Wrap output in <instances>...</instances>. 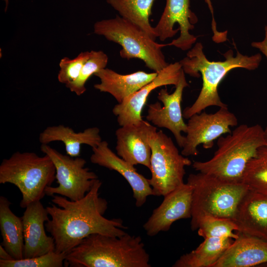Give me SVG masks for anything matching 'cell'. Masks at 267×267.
Masks as SVG:
<instances>
[{"label": "cell", "mask_w": 267, "mask_h": 267, "mask_svg": "<svg viewBox=\"0 0 267 267\" xmlns=\"http://www.w3.org/2000/svg\"><path fill=\"white\" fill-rule=\"evenodd\" d=\"M89 58L84 64L78 78L66 86L70 90L77 95L83 94L86 91V84L89 79L100 70L106 68L108 57L101 50H91Z\"/></svg>", "instance_id": "cell-27"}, {"label": "cell", "mask_w": 267, "mask_h": 267, "mask_svg": "<svg viewBox=\"0 0 267 267\" xmlns=\"http://www.w3.org/2000/svg\"><path fill=\"white\" fill-rule=\"evenodd\" d=\"M22 221L24 240V258L47 254L55 250L54 238L46 235L45 223L49 219L46 208L41 201L29 204L26 208Z\"/></svg>", "instance_id": "cell-16"}, {"label": "cell", "mask_w": 267, "mask_h": 267, "mask_svg": "<svg viewBox=\"0 0 267 267\" xmlns=\"http://www.w3.org/2000/svg\"><path fill=\"white\" fill-rule=\"evenodd\" d=\"M156 131V127L143 120L138 124L121 126L115 133L117 154L133 166L140 164L150 169L149 141Z\"/></svg>", "instance_id": "cell-15"}, {"label": "cell", "mask_w": 267, "mask_h": 267, "mask_svg": "<svg viewBox=\"0 0 267 267\" xmlns=\"http://www.w3.org/2000/svg\"><path fill=\"white\" fill-rule=\"evenodd\" d=\"M189 86L182 70L179 80L175 86V91L169 93L166 89H162L157 98L163 103L157 101L148 106L146 119L154 126L164 128L170 131L174 135L178 145L182 148L185 141L187 124L183 120L181 103L184 89Z\"/></svg>", "instance_id": "cell-12"}, {"label": "cell", "mask_w": 267, "mask_h": 267, "mask_svg": "<svg viewBox=\"0 0 267 267\" xmlns=\"http://www.w3.org/2000/svg\"><path fill=\"white\" fill-rule=\"evenodd\" d=\"M205 2L208 4V6L209 7V8L212 13V28L213 32H216L217 31V27H216V21L214 19V10H213V7L212 6L211 0H204Z\"/></svg>", "instance_id": "cell-32"}, {"label": "cell", "mask_w": 267, "mask_h": 267, "mask_svg": "<svg viewBox=\"0 0 267 267\" xmlns=\"http://www.w3.org/2000/svg\"><path fill=\"white\" fill-rule=\"evenodd\" d=\"M198 234L204 238L208 237L230 238L235 239L238 237L237 225L232 219L218 218L206 215L198 221L196 230Z\"/></svg>", "instance_id": "cell-26"}, {"label": "cell", "mask_w": 267, "mask_h": 267, "mask_svg": "<svg viewBox=\"0 0 267 267\" xmlns=\"http://www.w3.org/2000/svg\"><path fill=\"white\" fill-rule=\"evenodd\" d=\"M203 49L202 44L198 42L187 52L186 56L179 61L185 74L195 78H199L201 75L203 81L197 99L182 112L183 118L186 119L210 106L227 107L222 101L218 92V87L222 79L235 68L256 69L262 59L259 53L249 56L242 54L238 50L234 56L233 51L229 49L222 54L225 57L224 61H211L208 60Z\"/></svg>", "instance_id": "cell-2"}, {"label": "cell", "mask_w": 267, "mask_h": 267, "mask_svg": "<svg viewBox=\"0 0 267 267\" xmlns=\"http://www.w3.org/2000/svg\"><path fill=\"white\" fill-rule=\"evenodd\" d=\"M155 0H106V1L120 16L138 26L155 41L157 37L149 21Z\"/></svg>", "instance_id": "cell-24"}, {"label": "cell", "mask_w": 267, "mask_h": 267, "mask_svg": "<svg viewBox=\"0 0 267 267\" xmlns=\"http://www.w3.org/2000/svg\"><path fill=\"white\" fill-rule=\"evenodd\" d=\"M190 0H166L162 15L154 27L161 41L173 37L178 31L180 35L167 45H173L182 50L190 49L197 38L189 31L198 22L196 15L191 10Z\"/></svg>", "instance_id": "cell-11"}, {"label": "cell", "mask_w": 267, "mask_h": 267, "mask_svg": "<svg viewBox=\"0 0 267 267\" xmlns=\"http://www.w3.org/2000/svg\"><path fill=\"white\" fill-rule=\"evenodd\" d=\"M186 124V135L181 153L187 157L197 155V147L201 144L205 149L212 148L216 139L230 133V127L237 126L238 119L227 107H225L219 108L214 113L203 111L194 114Z\"/></svg>", "instance_id": "cell-10"}, {"label": "cell", "mask_w": 267, "mask_h": 267, "mask_svg": "<svg viewBox=\"0 0 267 267\" xmlns=\"http://www.w3.org/2000/svg\"><path fill=\"white\" fill-rule=\"evenodd\" d=\"M242 182L250 190L267 195V145L261 147L249 161Z\"/></svg>", "instance_id": "cell-25"}, {"label": "cell", "mask_w": 267, "mask_h": 267, "mask_svg": "<svg viewBox=\"0 0 267 267\" xmlns=\"http://www.w3.org/2000/svg\"><path fill=\"white\" fill-rule=\"evenodd\" d=\"M194 250L178 259L173 267H213L232 243L230 238L208 237Z\"/></svg>", "instance_id": "cell-23"}, {"label": "cell", "mask_w": 267, "mask_h": 267, "mask_svg": "<svg viewBox=\"0 0 267 267\" xmlns=\"http://www.w3.org/2000/svg\"><path fill=\"white\" fill-rule=\"evenodd\" d=\"M93 30L94 34L120 44V55L123 58L140 59L157 73L169 64L161 50L167 44L156 43L138 26L118 15L96 22Z\"/></svg>", "instance_id": "cell-7"}, {"label": "cell", "mask_w": 267, "mask_h": 267, "mask_svg": "<svg viewBox=\"0 0 267 267\" xmlns=\"http://www.w3.org/2000/svg\"><path fill=\"white\" fill-rule=\"evenodd\" d=\"M149 262L140 236L95 233L73 248L64 264L71 267H150Z\"/></svg>", "instance_id": "cell-3"}, {"label": "cell", "mask_w": 267, "mask_h": 267, "mask_svg": "<svg viewBox=\"0 0 267 267\" xmlns=\"http://www.w3.org/2000/svg\"><path fill=\"white\" fill-rule=\"evenodd\" d=\"M264 134H265L266 140L267 141V126L266 127L265 129H264Z\"/></svg>", "instance_id": "cell-34"}, {"label": "cell", "mask_w": 267, "mask_h": 267, "mask_svg": "<svg viewBox=\"0 0 267 267\" xmlns=\"http://www.w3.org/2000/svg\"><path fill=\"white\" fill-rule=\"evenodd\" d=\"M97 127L86 129L83 132L76 133L72 128L62 125L47 127L40 134L39 141L42 144L53 141H61L65 147L66 154L79 157L81 145L87 144L91 148L98 146L102 141Z\"/></svg>", "instance_id": "cell-21"}, {"label": "cell", "mask_w": 267, "mask_h": 267, "mask_svg": "<svg viewBox=\"0 0 267 267\" xmlns=\"http://www.w3.org/2000/svg\"><path fill=\"white\" fill-rule=\"evenodd\" d=\"M164 197L143 225L148 236L167 231L177 221L191 217L192 188L190 184L184 183Z\"/></svg>", "instance_id": "cell-14"}, {"label": "cell", "mask_w": 267, "mask_h": 267, "mask_svg": "<svg viewBox=\"0 0 267 267\" xmlns=\"http://www.w3.org/2000/svg\"><path fill=\"white\" fill-rule=\"evenodd\" d=\"M56 170L46 154L40 156L34 152L17 151L0 165V183L15 185L22 194L20 203L25 208L30 203L41 201L45 190L55 179Z\"/></svg>", "instance_id": "cell-6"}, {"label": "cell", "mask_w": 267, "mask_h": 267, "mask_svg": "<svg viewBox=\"0 0 267 267\" xmlns=\"http://www.w3.org/2000/svg\"><path fill=\"white\" fill-rule=\"evenodd\" d=\"M251 46L259 49L263 53L267 59V25L265 27V38L260 42H253Z\"/></svg>", "instance_id": "cell-30"}, {"label": "cell", "mask_w": 267, "mask_h": 267, "mask_svg": "<svg viewBox=\"0 0 267 267\" xmlns=\"http://www.w3.org/2000/svg\"><path fill=\"white\" fill-rule=\"evenodd\" d=\"M238 234L213 267H251L267 263V240Z\"/></svg>", "instance_id": "cell-19"}, {"label": "cell", "mask_w": 267, "mask_h": 267, "mask_svg": "<svg viewBox=\"0 0 267 267\" xmlns=\"http://www.w3.org/2000/svg\"><path fill=\"white\" fill-rule=\"evenodd\" d=\"M182 70L179 61L169 64L151 82L129 96L122 102L116 104L112 112L117 117L119 125L123 126L141 122L143 120L142 110L149 94L159 87L167 85L176 86Z\"/></svg>", "instance_id": "cell-13"}, {"label": "cell", "mask_w": 267, "mask_h": 267, "mask_svg": "<svg viewBox=\"0 0 267 267\" xmlns=\"http://www.w3.org/2000/svg\"><path fill=\"white\" fill-rule=\"evenodd\" d=\"M11 203L0 196V229L1 245L14 260L24 258V240L22 221L11 210Z\"/></svg>", "instance_id": "cell-22"}, {"label": "cell", "mask_w": 267, "mask_h": 267, "mask_svg": "<svg viewBox=\"0 0 267 267\" xmlns=\"http://www.w3.org/2000/svg\"><path fill=\"white\" fill-rule=\"evenodd\" d=\"M4 0L5 3V11H6L7 10V9L8 2H9V0Z\"/></svg>", "instance_id": "cell-33"}, {"label": "cell", "mask_w": 267, "mask_h": 267, "mask_svg": "<svg viewBox=\"0 0 267 267\" xmlns=\"http://www.w3.org/2000/svg\"><path fill=\"white\" fill-rule=\"evenodd\" d=\"M66 255L54 251L30 258L11 261L0 259V267H62Z\"/></svg>", "instance_id": "cell-28"}, {"label": "cell", "mask_w": 267, "mask_h": 267, "mask_svg": "<svg viewBox=\"0 0 267 267\" xmlns=\"http://www.w3.org/2000/svg\"><path fill=\"white\" fill-rule=\"evenodd\" d=\"M92 154L90 158L92 163L116 171L127 181L132 189L136 207L142 206L147 197L153 195L148 179L138 173L134 166L113 152L106 141H102L98 146L92 148Z\"/></svg>", "instance_id": "cell-17"}, {"label": "cell", "mask_w": 267, "mask_h": 267, "mask_svg": "<svg viewBox=\"0 0 267 267\" xmlns=\"http://www.w3.org/2000/svg\"><path fill=\"white\" fill-rule=\"evenodd\" d=\"M233 220L237 232L267 240V195L249 189Z\"/></svg>", "instance_id": "cell-18"}, {"label": "cell", "mask_w": 267, "mask_h": 267, "mask_svg": "<svg viewBox=\"0 0 267 267\" xmlns=\"http://www.w3.org/2000/svg\"><path fill=\"white\" fill-rule=\"evenodd\" d=\"M0 259L5 261H11L14 260L11 255L1 245H0Z\"/></svg>", "instance_id": "cell-31"}, {"label": "cell", "mask_w": 267, "mask_h": 267, "mask_svg": "<svg viewBox=\"0 0 267 267\" xmlns=\"http://www.w3.org/2000/svg\"><path fill=\"white\" fill-rule=\"evenodd\" d=\"M41 150L52 160L58 184L55 187L47 186L45 195L57 194L77 201L84 197L98 179L95 173L85 167L86 161L84 159L63 154L47 144H42Z\"/></svg>", "instance_id": "cell-9"}, {"label": "cell", "mask_w": 267, "mask_h": 267, "mask_svg": "<svg viewBox=\"0 0 267 267\" xmlns=\"http://www.w3.org/2000/svg\"><path fill=\"white\" fill-rule=\"evenodd\" d=\"M218 149L205 161H194L196 171L233 182H242L249 161L258 149L267 145L264 129L259 125L241 124L226 136L218 139Z\"/></svg>", "instance_id": "cell-4"}, {"label": "cell", "mask_w": 267, "mask_h": 267, "mask_svg": "<svg viewBox=\"0 0 267 267\" xmlns=\"http://www.w3.org/2000/svg\"><path fill=\"white\" fill-rule=\"evenodd\" d=\"M187 183L192 188V230L206 215L233 220L240 200L249 189L243 182L227 181L200 172L190 174Z\"/></svg>", "instance_id": "cell-5"}, {"label": "cell", "mask_w": 267, "mask_h": 267, "mask_svg": "<svg viewBox=\"0 0 267 267\" xmlns=\"http://www.w3.org/2000/svg\"><path fill=\"white\" fill-rule=\"evenodd\" d=\"M149 143L151 177L149 182L153 195L164 196L184 183L185 167L192 162L179 153L172 138L161 130L153 133Z\"/></svg>", "instance_id": "cell-8"}, {"label": "cell", "mask_w": 267, "mask_h": 267, "mask_svg": "<svg viewBox=\"0 0 267 267\" xmlns=\"http://www.w3.org/2000/svg\"><path fill=\"white\" fill-rule=\"evenodd\" d=\"M158 73H146L138 71L123 75L108 68H104L94 74L100 82L94 88L100 92L112 95L118 103L122 102L129 96L151 82Z\"/></svg>", "instance_id": "cell-20"}, {"label": "cell", "mask_w": 267, "mask_h": 267, "mask_svg": "<svg viewBox=\"0 0 267 267\" xmlns=\"http://www.w3.org/2000/svg\"><path fill=\"white\" fill-rule=\"evenodd\" d=\"M91 53V50L87 51L81 52L73 59L68 57L62 58L59 64L58 81L65 85L74 82L79 77L83 66L89 58Z\"/></svg>", "instance_id": "cell-29"}, {"label": "cell", "mask_w": 267, "mask_h": 267, "mask_svg": "<svg viewBox=\"0 0 267 267\" xmlns=\"http://www.w3.org/2000/svg\"><path fill=\"white\" fill-rule=\"evenodd\" d=\"M102 182L98 178L83 198L72 201L55 194L51 206L46 207L51 219L45 223L46 230L54 238L57 253L67 254L84 238L99 233L121 236L127 227L119 219H108L103 215L106 200L99 196Z\"/></svg>", "instance_id": "cell-1"}]
</instances>
